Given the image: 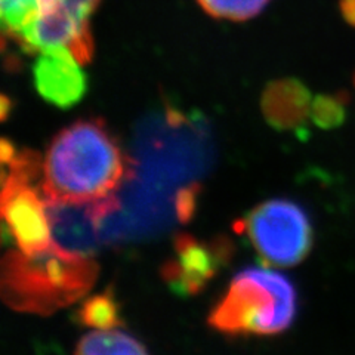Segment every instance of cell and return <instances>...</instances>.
Masks as SVG:
<instances>
[{
	"label": "cell",
	"instance_id": "4fadbf2b",
	"mask_svg": "<svg viewBox=\"0 0 355 355\" xmlns=\"http://www.w3.org/2000/svg\"><path fill=\"white\" fill-rule=\"evenodd\" d=\"M37 15V0H0L2 28L14 42L36 21Z\"/></svg>",
	"mask_w": 355,
	"mask_h": 355
},
{
	"label": "cell",
	"instance_id": "3957f363",
	"mask_svg": "<svg viewBox=\"0 0 355 355\" xmlns=\"http://www.w3.org/2000/svg\"><path fill=\"white\" fill-rule=\"evenodd\" d=\"M296 314L297 293L291 279L249 266L234 275L207 323L225 335H279L293 324Z\"/></svg>",
	"mask_w": 355,
	"mask_h": 355
},
{
	"label": "cell",
	"instance_id": "9a60e30c",
	"mask_svg": "<svg viewBox=\"0 0 355 355\" xmlns=\"http://www.w3.org/2000/svg\"><path fill=\"white\" fill-rule=\"evenodd\" d=\"M347 119V96L342 94H321L311 104V120L323 129L333 130L342 126Z\"/></svg>",
	"mask_w": 355,
	"mask_h": 355
},
{
	"label": "cell",
	"instance_id": "5bb4252c",
	"mask_svg": "<svg viewBox=\"0 0 355 355\" xmlns=\"http://www.w3.org/2000/svg\"><path fill=\"white\" fill-rule=\"evenodd\" d=\"M206 14L218 19L248 21L262 12L270 0H197Z\"/></svg>",
	"mask_w": 355,
	"mask_h": 355
},
{
	"label": "cell",
	"instance_id": "277c9868",
	"mask_svg": "<svg viewBox=\"0 0 355 355\" xmlns=\"http://www.w3.org/2000/svg\"><path fill=\"white\" fill-rule=\"evenodd\" d=\"M236 231L248 236L265 263L283 268L301 263L314 244V227L305 207L287 198L254 206L237 222Z\"/></svg>",
	"mask_w": 355,
	"mask_h": 355
},
{
	"label": "cell",
	"instance_id": "52a82bcc",
	"mask_svg": "<svg viewBox=\"0 0 355 355\" xmlns=\"http://www.w3.org/2000/svg\"><path fill=\"white\" fill-rule=\"evenodd\" d=\"M2 216L19 250L35 254L53 246L46 200L35 184L3 181Z\"/></svg>",
	"mask_w": 355,
	"mask_h": 355
},
{
	"label": "cell",
	"instance_id": "30bf717a",
	"mask_svg": "<svg viewBox=\"0 0 355 355\" xmlns=\"http://www.w3.org/2000/svg\"><path fill=\"white\" fill-rule=\"evenodd\" d=\"M311 104L313 101L308 87L292 77L271 82L261 96L263 119L271 128L280 132H306Z\"/></svg>",
	"mask_w": 355,
	"mask_h": 355
},
{
	"label": "cell",
	"instance_id": "7a4b0ae2",
	"mask_svg": "<svg viewBox=\"0 0 355 355\" xmlns=\"http://www.w3.org/2000/svg\"><path fill=\"white\" fill-rule=\"evenodd\" d=\"M98 272L94 258L67 252L55 243L35 254L12 249L2 261L0 293L15 311L51 315L82 299L95 284Z\"/></svg>",
	"mask_w": 355,
	"mask_h": 355
},
{
	"label": "cell",
	"instance_id": "6da1fadb",
	"mask_svg": "<svg viewBox=\"0 0 355 355\" xmlns=\"http://www.w3.org/2000/svg\"><path fill=\"white\" fill-rule=\"evenodd\" d=\"M132 172V160L103 120H77L52 139L40 191L46 202H99L114 197Z\"/></svg>",
	"mask_w": 355,
	"mask_h": 355
},
{
	"label": "cell",
	"instance_id": "5b68a950",
	"mask_svg": "<svg viewBox=\"0 0 355 355\" xmlns=\"http://www.w3.org/2000/svg\"><path fill=\"white\" fill-rule=\"evenodd\" d=\"M228 237L200 240L191 234H178L173 257L162 266V277L178 296H196L225 268L234 254Z\"/></svg>",
	"mask_w": 355,
	"mask_h": 355
},
{
	"label": "cell",
	"instance_id": "8992f818",
	"mask_svg": "<svg viewBox=\"0 0 355 355\" xmlns=\"http://www.w3.org/2000/svg\"><path fill=\"white\" fill-rule=\"evenodd\" d=\"M101 0H37L31 39L40 49L67 48L77 57L94 53L89 18Z\"/></svg>",
	"mask_w": 355,
	"mask_h": 355
},
{
	"label": "cell",
	"instance_id": "9c48e42d",
	"mask_svg": "<svg viewBox=\"0 0 355 355\" xmlns=\"http://www.w3.org/2000/svg\"><path fill=\"white\" fill-rule=\"evenodd\" d=\"M82 65L67 48L39 52L33 65V80L37 94L48 104L61 110L77 105L87 92V77Z\"/></svg>",
	"mask_w": 355,
	"mask_h": 355
},
{
	"label": "cell",
	"instance_id": "ac0fdd59",
	"mask_svg": "<svg viewBox=\"0 0 355 355\" xmlns=\"http://www.w3.org/2000/svg\"><path fill=\"white\" fill-rule=\"evenodd\" d=\"M10 107H12V101H10V99L6 95H2V107H0V114H2L3 120L8 117L9 111L12 110Z\"/></svg>",
	"mask_w": 355,
	"mask_h": 355
},
{
	"label": "cell",
	"instance_id": "e0dca14e",
	"mask_svg": "<svg viewBox=\"0 0 355 355\" xmlns=\"http://www.w3.org/2000/svg\"><path fill=\"white\" fill-rule=\"evenodd\" d=\"M339 8L343 19H345L349 26L355 27V0H340Z\"/></svg>",
	"mask_w": 355,
	"mask_h": 355
},
{
	"label": "cell",
	"instance_id": "2e32d148",
	"mask_svg": "<svg viewBox=\"0 0 355 355\" xmlns=\"http://www.w3.org/2000/svg\"><path fill=\"white\" fill-rule=\"evenodd\" d=\"M198 196V185H190L178 193L176 197V214L182 224L190 220L196 214L197 207V197Z\"/></svg>",
	"mask_w": 355,
	"mask_h": 355
},
{
	"label": "cell",
	"instance_id": "7c38bea8",
	"mask_svg": "<svg viewBox=\"0 0 355 355\" xmlns=\"http://www.w3.org/2000/svg\"><path fill=\"white\" fill-rule=\"evenodd\" d=\"M76 318L82 326L94 330L117 329L123 324L120 317L119 302L111 291L85 299L79 311H77Z\"/></svg>",
	"mask_w": 355,
	"mask_h": 355
},
{
	"label": "cell",
	"instance_id": "ba28073f",
	"mask_svg": "<svg viewBox=\"0 0 355 355\" xmlns=\"http://www.w3.org/2000/svg\"><path fill=\"white\" fill-rule=\"evenodd\" d=\"M52 240L58 248L92 258L98 250L103 220L119 209L116 196L91 203L46 202Z\"/></svg>",
	"mask_w": 355,
	"mask_h": 355
},
{
	"label": "cell",
	"instance_id": "8fae6325",
	"mask_svg": "<svg viewBox=\"0 0 355 355\" xmlns=\"http://www.w3.org/2000/svg\"><path fill=\"white\" fill-rule=\"evenodd\" d=\"M74 355H150L142 343L117 329L94 330L77 343Z\"/></svg>",
	"mask_w": 355,
	"mask_h": 355
}]
</instances>
